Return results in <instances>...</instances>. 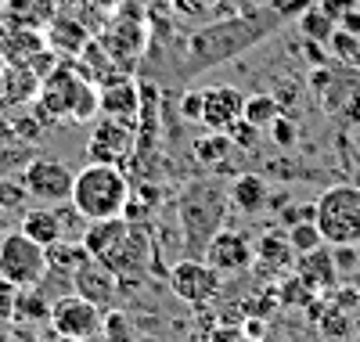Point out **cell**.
I'll return each instance as SVG.
<instances>
[{
  "instance_id": "obj_1",
  "label": "cell",
  "mask_w": 360,
  "mask_h": 342,
  "mask_svg": "<svg viewBox=\"0 0 360 342\" xmlns=\"http://www.w3.org/2000/svg\"><path fill=\"white\" fill-rule=\"evenodd\" d=\"M307 8H310L307 0H252V4L234 8L217 22L191 29L184 40V54H180V76H202L209 69H220L227 61L242 58L245 51L274 37L288 22V15Z\"/></svg>"
},
{
  "instance_id": "obj_2",
  "label": "cell",
  "mask_w": 360,
  "mask_h": 342,
  "mask_svg": "<svg viewBox=\"0 0 360 342\" xmlns=\"http://www.w3.org/2000/svg\"><path fill=\"white\" fill-rule=\"evenodd\" d=\"M83 248L90 253V260L105 263L119 281L144 274V260H148V238L141 227H134L127 216H112V220H94L83 231Z\"/></svg>"
},
{
  "instance_id": "obj_3",
  "label": "cell",
  "mask_w": 360,
  "mask_h": 342,
  "mask_svg": "<svg viewBox=\"0 0 360 342\" xmlns=\"http://www.w3.org/2000/svg\"><path fill=\"white\" fill-rule=\"evenodd\" d=\"M69 205L86 224L123 216L130 205V180L112 163H86L83 170H76Z\"/></svg>"
},
{
  "instance_id": "obj_4",
  "label": "cell",
  "mask_w": 360,
  "mask_h": 342,
  "mask_svg": "<svg viewBox=\"0 0 360 342\" xmlns=\"http://www.w3.org/2000/svg\"><path fill=\"white\" fill-rule=\"evenodd\" d=\"M40 108L51 112V119H69V122H86L101 112V87L90 83L86 76L72 72L69 65L54 69L44 80Z\"/></svg>"
},
{
  "instance_id": "obj_5",
  "label": "cell",
  "mask_w": 360,
  "mask_h": 342,
  "mask_svg": "<svg viewBox=\"0 0 360 342\" xmlns=\"http://www.w3.org/2000/svg\"><path fill=\"white\" fill-rule=\"evenodd\" d=\"M314 224L328 248H353L360 245V188L356 184H335L314 202Z\"/></svg>"
},
{
  "instance_id": "obj_6",
  "label": "cell",
  "mask_w": 360,
  "mask_h": 342,
  "mask_svg": "<svg viewBox=\"0 0 360 342\" xmlns=\"http://www.w3.org/2000/svg\"><path fill=\"white\" fill-rule=\"evenodd\" d=\"M51 270L47 248L22 231L0 234V281L15 289H40Z\"/></svg>"
},
{
  "instance_id": "obj_7",
  "label": "cell",
  "mask_w": 360,
  "mask_h": 342,
  "mask_svg": "<svg viewBox=\"0 0 360 342\" xmlns=\"http://www.w3.org/2000/svg\"><path fill=\"white\" fill-rule=\"evenodd\" d=\"M22 188L25 195L40 202V205H62L72 198V180H76V170H69L65 163H58V159H33L22 173Z\"/></svg>"
},
{
  "instance_id": "obj_8",
  "label": "cell",
  "mask_w": 360,
  "mask_h": 342,
  "mask_svg": "<svg viewBox=\"0 0 360 342\" xmlns=\"http://www.w3.org/2000/svg\"><path fill=\"white\" fill-rule=\"evenodd\" d=\"M51 328L62 335V338H69V342H90L105 324V317H101V306H94L90 299H83V296H62V299H54L51 303Z\"/></svg>"
},
{
  "instance_id": "obj_9",
  "label": "cell",
  "mask_w": 360,
  "mask_h": 342,
  "mask_svg": "<svg viewBox=\"0 0 360 342\" xmlns=\"http://www.w3.org/2000/svg\"><path fill=\"white\" fill-rule=\"evenodd\" d=\"M220 285H224V274L217 267H209L205 260L184 256V260H176L169 267V289H173V296L191 303V306L213 303L217 292H220Z\"/></svg>"
},
{
  "instance_id": "obj_10",
  "label": "cell",
  "mask_w": 360,
  "mask_h": 342,
  "mask_svg": "<svg viewBox=\"0 0 360 342\" xmlns=\"http://www.w3.org/2000/svg\"><path fill=\"white\" fill-rule=\"evenodd\" d=\"M202 260L209 267H217L224 277L227 274H242L252 267L256 260V245L249 241L245 231H234V227H220L213 238H209V245L202 248Z\"/></svg>"
},
{
  "instance_id": "obj_11",
  "label": "cell",
  "mask_w": 360,
  "mask_h": 342,
  "mask_svg": "<svg viewBox=\"0 0 360 342\" xmlns=\"http://www.w3.org/2000/svg\"><path fill=\"white\" fill-rule=\"evenodd\" d=\"M245 119V94L231 83L202 90V127L209 134H231Z\"/></svg>"
},
{
  "instance_id": "obj_12",
  "label": "cell",
  "mask_w": 360,
  "mask_h": 342,
  "mask_svg": "<svg viewBox=\"0 0 360 342\" xmlns=\"http://www.w3.org/2000/svg\"><path fill=\"white\" fill-rule=\"evenodd\" d=\"M98 44L123 65L127 72L137 65V58L144 51V18L141 11H123V15H115L105 29V37H98Z\"/></svg>"
},
{
  "instance_id": "obj_13",
  "label": "cell",
  "mask_w": 360,
  "mask_h": 342,
  "mask_svg": "<svg viewBox=\"0 0 360 342\" xmlns=\"http://www.w3.org/2000/svg\"><path fill=\"white\" fill-rule=\"evenodd\" d=\"M130 148H134V127H127V122H119V119H108V115H101L94 122L90 141H86L90 163H112V166H119L130 155Z\"/></svg>"
},
{
  "instance_id": "obj_14",
  "label": "cell",
  "mask_w": 360,
  "mask_h": 342,
  "mask_svg": "<svg viewBox=\"0 0 360 342\" xmlns=\"http://www.w3.org/2000/svg\"><path fill=\"white\" fill-rule=\"evenodd\" d=\"M141 90H144V87H137L130 76H127V80H115V83H108V87H101V115L119 119V122H127V127H137L141 108H144Z\"/></svg>"
},
{
  "instance_id": "obj_15",
  "label": "cell",
  "mask_w": 360,
  "mask_h": 342,
  "mask_svg": "<svg viewBox=\"0 0 360 342\" xmlns=\"http://www.w3.org/2000/svg\"><path fill=\"white\" fill-rule=\"evenodd\" d=\"M72 285H76V296L90 299L94 306H108V303L115 299V292H119V277H115L105 263H98V260L86 256V260L76 267V274H72Z\"/></svg>"
},
{
  "instance_id": "obj_16",
  "label": "cell",
  "mask_w": 360,
  "mask_h": 342,
  "mask_svg": "<svg viewBox=\"0 0 360 342\" xmlns=\"http://www.w3.org/2000/svg\"><path fill=\"white\" fill-rule=\"evenodd\" d=\"M22 234H29L33 241H40L44 248L65 241L69 227H65V216L58 213V205H37V209H25L22 213V224H18Z\"/></svg>"
},
{
  "instance_id": "obj_17",
  "label": "cell",
  "mask_w": 360,
  "mask_h": 342,
  "mask_svg": "<svg viewBox=\"0 0 360 342\" xmlns=\"http://www.w3.org/2000/svg\"><path fill=\"white\" fill-rule=\"evenodd\" d=\"M238 0H169V11L180 18V22H188V25H209V22H217L224 15L234 11Z\"/></svg>"
},
{
  "instance_id": "obj_18",
  "label": "cell",
  "mask_w": 360,
  "mask_h": 342,
  "mask_svg": "<svg viewBox=\"0 0 360 342\" xmlns=\"http://www.w3.org/2000/svg\"><path fill=\"white\" fill-rule=\"evenodd\" d=\"M0 11L22 29H47L54 18V0H0Z\"/></svg>"
},
{
  "instance_id": "obj_19",
  "label": "cell",
  "mask_w": 360,
  "mask_h": 342,
  "mask_svg": "<svg viewBox=\"0 0 360 342\" xmlns=\"http://www.w3.org/2000/svg\"><path fill=\"white\" fill-rule=\"evenodd\" d=\"M335 281V263H332V253L321 245L314 248V253L303 256V263H299V285H307V289H324V285H332Z\"/></svg>"
},
{
  "instance_id": "obj_20",
  "label": "cell",
  "mask_w": 360,
  "mask_h": 342,
  "mask_svg": "<svg viewBox=\"0 0 360 342\" xmlns=\"http://www.w3.org/2000/svg\"><path fill=\"white\" fill-rule=\"evenodd\" d=\"M231 202L242 213H259L266 205V180L259 173H238L231 184Z\"/></svg>"
},
{
  "instance_id": "obj_21",
  "label": "cell",
  "mask_w": 360,
  "mask_h": 342,
  "mask_svg": "<svg viewBox=\"0 0 360 342\" xmlns=\"http://www.w3.org/2000/svg\"><path fill=\"white\" fill-rule=\"evenodd\" d=\"M47 40H51L54 47L69 51V54H83V47L90 44L86 29L76 25L72 18H51V25H47Z\"/></svg>"
},
{
  "instance_id": "obj_22",
  "label": "cell",
  "mask_w": 360,
  "mask_h": 342,
  "mask_svg": "<svg viewBox=\"0 0 360 342\" xmlns=\"http://www.w3.org/2000/svg\"><path fill=\"white\" fill-rule=\"evenodd\" d=\"M278 115H281V101L274 94H252V98H245V122H252L256 130L270 127Z\"/></svg>"
},
{
  "instance_id": "obj_23",
  "label": "cell",
  "mask_w": 360,
  "mask_h": 342,
  "mask_svg": "<svg viewBox=\"0 0 360 342\" xmlns=\"http://www.w3.org/2000/svg\"><path fill=\"white\" fill-rule=\"evenodd\" d=\"M299 29H303V37L307 40H332L335 37V18H328L324 11H321V4L317 8H307V11H299Z\"/></svg>"
},
{
  "instance_id": "obj_24",
  "label": "cell",
  "mask_w": 360,
  "mask_h": 342,
  "mask_svg": "<svg viewBox=\"0 0 360 342\" xmlns=\"http://www.w3.org/2000/svg\"><path fill=\"white\" fill-rule=\"evenodd\" d=\"M285 238H288V245H292L295 256H307V253H314V248L324 245V238H321V231H317L314 220H295Z\"/></svg>"
},
{
  "instance_id": "obj_25",
  "label": "cell",
  "mask_w": 360,
  "mask_h": 342,
  "mask_svg": "<svg viewBox=\"0 0 360 342\" xmlns=\"http://www.w3.org/2000/svg\"><path fill=\"white\" fill-rule=\"evenodd\" d=\"M234 141L227 137V134H209V137H202L198 144H195V155L205 163V166H217L224 155H227V148H231Z\"/></svg>"
},
{
  "instance_id": "obj_26",
  "label": "cell",
  "mask_w": 360,
  "mask_h": 342,
  "mask_svg": "<svg viewBox=\"0 0 360 342\" xmlns=\"http://www.w3.org/2000/svg\"><path fill=\"white\" fill-rule=\"evenodd\" d=\"M266 130H270V137H274L281 148H288V144L295 141V127H292V119H288V115H278Z\"/></svg>"
},
{
  "instance_id": "obj_27",
  "label": "cell",
  "mask_w": 360,
  "mask_h": 342,
  "mask_svg": "<svg viewBox=\"0 0 360 342\" xmlns=\"http://www.w3.org/2000/svg\"><path fill=\"white\" fill-rule=\"evenodd\" d=\"M18 292H22V289H15V285H8V281H0V321H11V317H15Z\"/></svg>"
},
{
  "instance_id": "obj_28",
  "label": "cell",
  "mask_w": 360,
  "mask_h": 342,
  "mask_svg": "<svg viewBox=\"0 0 360 342\" xmlns=\"http://www.w3.org/2000/svg\"><path fill=\"white\" fill-rule=\"evenodd\" d=\"M180 115L188 122H202V90H188L184 101H180Z\"/></svg>"
},
{
  "instance_id": "obj_29",
  "label": "cell",
  "mask_w": 360,
  "mask_h": 342,
  "mask_svg": "<svg viewBox=\"0 0 360 342\" xmlns=\"http://www.w3.org/2000/svg\"><path fill=\"white\" fill-rule=\"evenodd\" d=\"M127 4H134L141 11H152V8H169V0H127Z\"/></svg>"
},
{
  "instance_id": "obj_30",
  "label": "cell",
  "mask_w": 360,
  "mask_h": 342,
  "mask_svg": "<svg viewBox=\"0 0 360 342\" xmlns=\"http://www.w3.org/2000/svg\"><path fill=\"white\" fill-rule=\"evenodd\" d=\"M0 342H11V335H8V328L0 324Z\"/></svg>"
}]
</instances>
